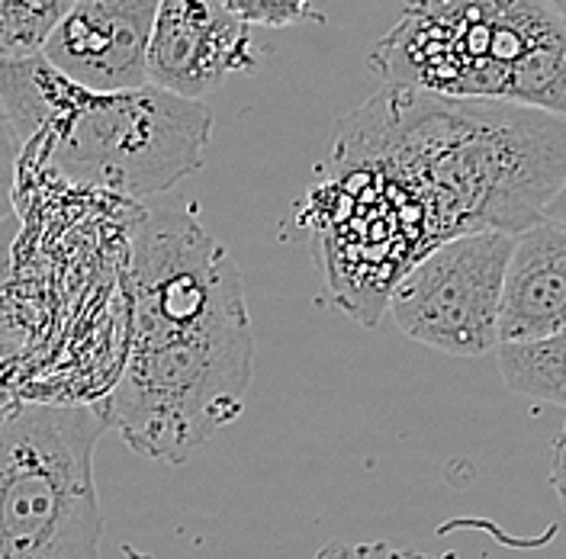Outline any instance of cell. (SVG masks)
<instances>
[{"label": "cell", "mask_w": 566, "mask_h": 559, "mask_svg": "<svg viewBox=\"0 0 566 559\" xmlns=\"http://www.w3.org/2000/svg\"><path fill=\"white\" fill-rule=\"evenodd\" d=\"M254 328L235 257L193 210H142L129 247V360L104 419L129 451L180 466L242 415Z\"/></svg>", "instance_id": "cell-1"}, {"label": "cell", "mask_w": 566, "mask_h": 559, "mask_svg": "<svg viewBox=\"0 0 566 559\" xmlns=\"http://www.w3.org/2000/svg\"><path fill=\"white\" fill-rule=\"evenodd\" d=\"M332 155L367 158L402 180L444 245L480 232L518 235L566 180V119L384 84L338 123Z\"/></svg>", "instance_id": "cell-2"}, {"label": "cell", "mask_w": 566, "mask_h": 559, "mask_svg": "<svg viewBox=\"0 0 566 559\" xmlns=\"http://www.w3.org/2000/svg\"><path fill=\"white\" fill-rule=\"evenodd\" d=\"M0 106L20 145L45 171L116 200L142 203L203 168L212 113L151 84L91 91L42 55L0 62Z\"/></svg>", "instance_id": "cell-3"}, {"label": "cell", "mask_w": 566, "mask_h": 559, "mask_svg": "<svg viewBox=\"0 0 566 559\" xmlns=\"http://www.w3.org/2000/svg\"><path fill=\"white\" fill-rule=\"evenodd\" d=\"M367 68L434 97L566 119V20L547 0H409Z\"/></svg>", "instance_id": "cell-4"}, {"label": "cell", "mask_w": 566, "mask_h": 559, "mask_svg": "<svg viewBox=\"0 0 566 559\" xmlns=\"http://www.w3.org/2000/svg\"><path fill=\"white\" fill-rule=\"evenodd\" d=\"M91 405L27 402L0 431V559H101Z\"/></svg>", "instance_id": "cell-5"}, {"label": "cell", "mask_w": 566, "mask_h": 559, "mask_svg": "<svg viewBox=\"0 0 566 559\" xmlns=\"http://www.w3.org/2000/svg\"><path fill=\"white\" fill-rule=\"evenodd\" d=\"M332 299L360 325H377L392 289L441 247L431 215L402 180L367 158L332 155L300 203Z\"/></svg>", "instance_id": "cell-6"}, {"label": "cell", "mask_w": 566, "mask_h": 559, "mask_svg": "<svg viewBox=\"0 0 566 559\" xmlns=\"http://www.w3.org/2000/svg\"><path fill=\"white\" fill-rule=\"evenodd\" d=\"M515 235L480 232L434 247L389 296L392 325L424 348L483 357L499 348L502 280Z\"/></svg>", "instance_id": "cell-7"}, {"label": "cell", "mask_w": 566, "mask_h": 559, "mask_svg": "<svg viewBox=\"0 0 566 559\" xmlns=\"http://www.w3.org/2000/svg\"><path fill=\"white\" fill-rule=\"evenodd\" d=\"M258 65L251 27L222 0H161L148 42V84L203 104L226 77Z\"/></svg>", "instance_id": "cell-8"}, {"label": "cell", "mask_w": 566, "mask_h": 559, "mask_svg": "<svg viewBox=\"0 0 566 559\" xmlns=\"http://www.w3.org/2000/svg\"><path fill=\"white\" fill-rule=\"evenodd\" d=\"M161 0H77L42 45V59L91 91L148 84V42Z\"/></svg>", "instance_id": "cell-9"}, {"label": "cell", "mask_w": 566, "mask_h": 559, "mask_svg": "<svg viewBox=\"0 0 566 559\" xmlns=\"http://www.w3.org/2000/svg\"><path fill=\"white\" fill-rule=\"evenodd\" d=\"M566 331V229L537 222L515 235L502 280L499 345H537Z\"/></svg>", "instance_id": "cell-10"}, {"label": "cell", "mask_w": 566, "mask_h": 559, "mask_svg": "<svg viewBox=\"0 0 566 559\" xmlns=\"http://www.w3.org/2000/svg\"><path fill=\"white\" fill-rule=\"evenodd\" d=\"M499 373L515 395L566 409V331L537 345H499Z\"/></svg>", "instance_id": "cell-11"}, {"label": "cell", "mask_w": 566, "mask_h": 559, "mask_svg": "<svg viewBox=\"0 0 566 559\" xmlns=\"http://www.w3.org/2000/svg\"><path fill=\"white\" fill-rule=\"evenodd\" d=\"M77 0H0V62L42 55V45Z\"/></svg>", "instance_id": "cell-12"}, {"label": "cell", "mask_w": 566, "mask_h": 559, "mask_svg": "<svg viewBox=\"0 0 566 559\" xmlns=\"http://www.w3.org/2000/svg\"><path fill=\"white\" fill-rule=\"evenodd\" d=\"M248 27H296V23H322L325 17L313 10L310 0H222Z\"/></svg>", "instance_id": "cell-13"}, {"label": "cell", "mask_w": 566, "mask_h": 559, "mask_svg": "<svg viewBox=\"0 0 566 559\" xmlns=\"http://www.w3.org/2000/svg\"><path fill=\"white\" fill-rule=\"evenodd\" d=\"M27 405L23 370H20V345L7 331H0V431Z\"/></svg>", "instance_id": "cell-14"}, {"label": "cell", "mask_w": 566, "mask_h": 559, "mask_svg": "<svg viewBox=\"0 0 566 559\" xmlns=\"http://www.w3.org/2000/svg\"><path fill=\"white\" fill-rule=\"evenodd\" d=\"M313 559H458L454 553H419V550H402L384 540H370V544H345V540H332L318 550Z\"/></svg>", "instance_id": "cell-15"}, {"label": "cell", "mask_w": 566, "mask_h": 559, "mask_svg": "<svg viewBox=\"0 0 566 559\" xmlns=\"http://www.w3.org/2000/svg\"><path fill=\"white\" fill-rule=\"evenodd\" d=\"M17 161H20V145L0 106V222H7L17 207Z\"/></svg>", "instance_id": "cell-16"}, {"label": "cell", "mask_w": 566, "mask_h": 559, "mask_svg": "<svg viewBox=\"0 0 566 559\" xmlns=\"http://www.w3.org/2000/svg\"><path fill=\"white\" fill-rule=\"evenodd\" d=\"M551 486H554L560 505L566 508V421L560 434H557V441H554V447H551Z\"/></svg>", "instance_id": "cell-17"}, {"label": "cell", "mask_w": 566, "mask_h": 559, "mask_svg": "<svg viewBox=\"0 0 566 559\" xmlns=\"http://www.w3.org/2000/svg\"><path fill=\"white\" fill-rule=\"evenodd\" d=\"M544 222H551V225H557V229H566V180L560 183V190L551 197V203L544 207V215H541Z\"/></svg>", "instance_id": "cell-18"}, {"label": "cell", "mask_w": 566, "mask_h": 559, "mask_svg": "<svg viewBox=\"0 0 566 559\" xmlns=\"http://www.w3.org/2000/svg\"><path fill=\"white\" fill-rule=\"evenodd\" d=\"M547 3H551V7H554V10H557V13L566 20V0H547Z\"/></svg>", "instance_id": "cell-19"}]
</instances>
